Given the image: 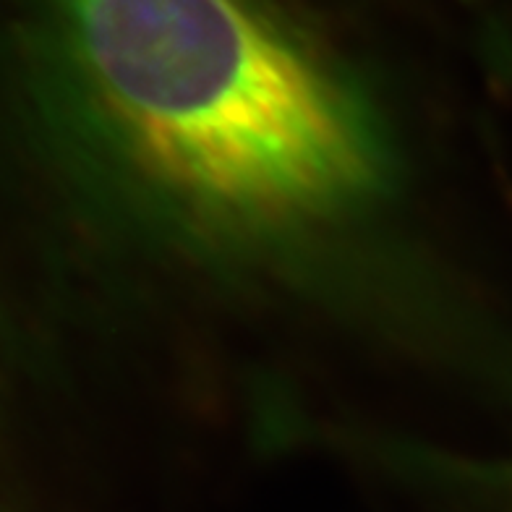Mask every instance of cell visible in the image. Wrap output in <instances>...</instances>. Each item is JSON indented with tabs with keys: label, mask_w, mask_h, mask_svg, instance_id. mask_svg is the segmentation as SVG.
Returning <instances> with one entry per match:
<instances>
[{
	"label": "cell",
	"mask_w": 512,
	"mask_h": 512,
	"mask_svg": "<svg viewBox=\"0 0 512 512\" xmlns=\"http://www.w3.org/2000/svg\"><path fill=\"white\" fill-rule=\"evenodd\" d=\"M19 32L55 108L209 215L304 223L377 183L366 110L267 0H21Z\"/></svg>",
	"instance_id": "cell-1"
}]
</instances>
